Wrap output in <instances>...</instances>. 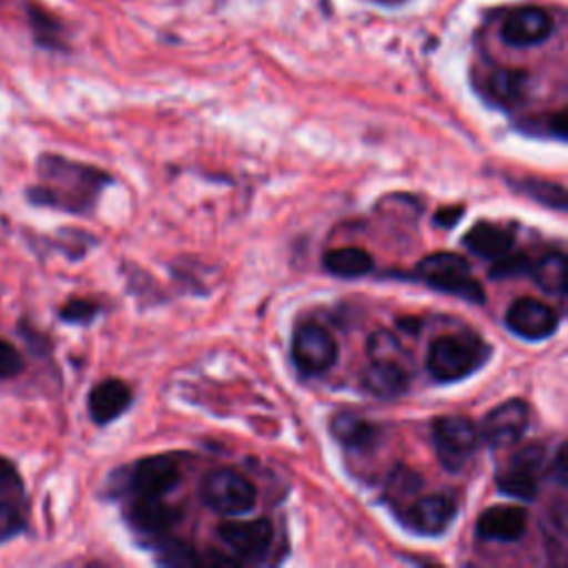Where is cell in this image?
<instances>
[{"label":"cell","mask_w":568,"mask_h":568,"mask_svg":"<svg viewBox=\"0 0 568 568\" xmlns=\"http://www.w3.org/2000/svg\"><path fill=\"white\" fill-rule=\"evenodd\" d=\"M33 173L36 180L22 191L29 206L80 217L91 215L102 191L113 184L111 173L104 169L55 151L38 153Z\"/></svg>","instance_id":"obj_1"},{"label":"cell","mask_w":568,"mask_h":568,"mask_svg":"<svg viewBox=\"0 0 568 568\" xmlns=\"http://www.w3.org/2000/svg\"><path fill=\"white\" fill-rule=\"evenodd\" d=\"M490 357V346L477 335H442L428 346L426 371L435 382H459L481 368Z\"/></svg>","instance_id":"obj_2"},{"label":"cell","mask_w":568,"mask_h":568,"mask_svg":"<svg viewBox=\"0 0 568 568\" xmlns=\"http://www.w3.org/2000/svg\"><path fill=\"white\" fill-rule=\"evenodd\" d=\"M415 275L426 286H430L439 293L455 295L470 304L486 302L484 286L479 284V280L473 277L468 260L462 257L459 253H448V251L430 253L417 262Z\"/></svg>","instance_id":"obj_3"},{"label":"cell","mask_w":568,"mask_h":568,"mask_svg":"<svg viewBox=\"0 0 568 568\" xmlns=\"http://www.w3.org/2000/svg\"><path fill=\"white\" fill-rule=\"evenodd\" d=\"M31 495L16 459L0 453V548L31 532Z\"/></svg>","instance_id":"obj_4"},{"label":"cell","mask_w":568,"mask_h":568,"mask_svg":"<svg viewBox=\"0 0 568 568\" xmlns=\"http://www.w3.org/2000/svg\"><path fill=\"white\" fill-rule=\"evenodd\" d=\"M200 497L206 508L220 515H244L255 508L257 488L233 468H213L200 481Z\"/></svg>","instance_id":"obj_5"},{"label":"cell","mask_w":568,"mask_h":568,"mask_svg":"<svg viewBox=\"0 0 568 568\" xmlns=\"http://www.w3.org/2000/svg\"><path fill=\"white\" fill-rule=\"evenodd\" d=\"M433 444L439 464L446 470L457 473L475 455L479 444V430L464 415H442L433 422Z\"/></svg>","instance_id":"obj_6"},{"label":"cell","mask_w":568,"mask_h":568,"mask_svg":"<svg viewBox=\"0 0 568 568\" xmlns=\"http://www.w3.org/2000/svg\"><path fill=\"white\" fill-rule=\"evenodd\" d=\"M544 459H546V450L541 444L521 446L519 450H515L508 464L497 473V479H495L497 490L524 501L535 499L539 493Z\"/></svg>","instance_id":"obj_7"},{"label":"cell","mask_w":568,"mask_h":568,"mask_svg":"<svg viewBox=\"0 0 568 568\" xmlns=\"http://www.w3.org/2000/svg\"><path fill=\"white\" fill-rule=\"evenodd\" d=\"M291 357L300 373L322 375L337 362L335 337L320 324H300L291 339Z\"/></svg>","instance_id":"obj_8"},{"label":"cell","mask_w":568,"mask_h":568,"mask_svg":"<svg viewBox=\"0 0 568 568\" xmlns=\"http://www.w3.org/2000/svg\"><path fill=\"white\" fill-rule=\"evenodd\" d=\"M182 481L180 464L169 455H153L138 459L124 481L129 497H164Z\"/></svg>","instance_id":"obj_9"},{"label":"cell","mask_w":568,"mask_h":568,"mask_svg":"<svg viewBox=\"0 0 568 568\" xmlns=\"http://www.w3.org/2000/svg\"><path fill=\"white\" fill-rule=\"evenodd\" d=\"M530 422V406L524 399H506L490 408L479 424V439L488 446H508L519 442Z\"/></svg>","instance_id":"obj_10"},{"label":"cell","mask_w":568,"mask_h":568,"mask_svg":"<svg viewBox=\"0 0 568 568\" xmlns=\"http://www.w3.org/2000/svg\"><path fill=\"white\" fill-rule=\"evenodd\" d=\"M217 537L240 559L260 561L273 544V526L268 519H229L217 526Z\"/></svg>","instance_id":"obj_11"},{"label":"cell","mask_w":568,"mask_h":568,"mask_svg":"<svg viewBox=\"0 0 568 568\" xmlns=\"http://www.w3.org/2000/svg\"><path fill=\"white\" fill-rule=\"evenodd\" d=\"M397 515L404 519V524L419 532V535H442L448 530L453 519L457 517V501L448 495L435 493L424 495L417 499H410Z\"/></svg>","instance_id":"obj_12"},{"label":"cell","mask_w":568,"mask_h":568,"mask_svg":"<svg viewBox=\"0 0 568 568\" xmlns=\"http://www.w3.org/2000/svg\"><path fill=\"white\" fill-rule=\"evenodd\" d=\"M506 326L521 339L539 342L559 328L557 311L535 297H519L506 311Z\"/></svg>","instance_id":"obj_13"},{"label":"cell","mask_w":568,"mask_h":568,"mask_svg":"<svg viewBox=\"0 0 568 568\" xmlns=\"http://www.w3.org/2000/svg\"><path fill=\"white\" fill-rule=\"evenodd\" d=\"M552 18L546 9L541 7H519L515 11H510L501 27H499V38L508 44V47H535L544 40H548V36L552 33Z\"/></svg>","instance_id":"obj_14"},{"label":"cell","mask_w":568,"mask_h":568,"mask_svg":"<svg viewBox=\"0 0 568 568\" xmlns=\"http://www.w3.org/2000/svg\"><path fill=\"white\" fill-rule=\"evenodd\" d=\"M131 402V386L118 377H106L91 386L87 395V413L95 426H109L129 410Z\"/></svg>","instance_id":"obj_15"},{"label":"cell","mask_w":568,"mask_h":568,"mask_svg":"<svg viewBox=\"0 0 568 568\" xmlns=\"http://www.w3.org/2000/svg\"><path fill=\"white\" fill-rule=\"evenodd\" d=\"M528 528V515L524 508L513 504H497L486 508L475 524V532L484 541L513 544L524 537Z\"/></svg>","instance_id":"obj_16"},{"label":"cell","mask_w":568,"mask_h":568,"mask_svg":"<svg viewBox=\"0 0 568 568\" xmlns=\"http://www.w3.org/2000/svg\"><path fill=\"white\" fill-rule=\"evenodd\" d=\"M368 366L362 371V388L379 399H390L406 393L410 375L402 364V357H368Z\"/></svg>","instance_id":"obj_17"},{"label":"cell","mask_w":568,"mask_h":568,"mask_svg":"<svg viewBox=\"0 0 568 568\" xmlns=\"http://www.w3.org/2000/svg\"><path fill=\"white\" fill-rule=\"evenodd\" d=\"M124 517L135 532L160 535L180 521L182 510L164 501V497H131Z\"/></svg>","instance_id":"obj_18"},{"label":"cell","mask_w":568,"mask_h":568,"mask_svg":"<svg viewBox=\"0 0 568 568\" xmlns=\"http://www.w3.org/2000/svg\"><path fill=\"white\" fill-rule=\"evenodd\" d=\"M513 242H515L513 231H508V229L501 226V224L486 222V220L473 224V226L466 231V235L462 237V244H464L470 253H475V255H479V257H486V260H495V257L508 253L510 246H513Z\"/></svg>","instance_id":"obj_19"},{"label":"cell","mask_w":568,"mask_h":568,"mask_svg":"<svg viewBox=\"0 0 568 568\" xmlns=\"http://www.w3.org/2000/svg\"><path fill=\"white\" fill-rule=\"evenodd\" d=\"M530 87V75L524 69L499 67L486 78V95L499 106H517L526 100Z\"/></svg>","instance_id":"obj_20"},{"label":"cell","mask_w":568,"mask_h":568,"mask_svg":"<svg viewBox=\"0 0 568 568\" xmlns=\"http://www.w3.org/2000/svg\"><path fill=\"white\" fill-rule=\"evenodd\" d=\"M377 426L355 413L342 410L337 415H333L331 419V435L344 446V448H353V450H364L371 448L377 439Z\"/></svg>","instance_id":"obj_21"},{"label":"cell","mask_w":568,"mask_h":568,"mask_svg":"<svg viewBox=\"0 0 568 568\" xmlns=\"http://www.w3.org/2000/svg\"><path fill=\"white\" fill-rule=\"evenodd\" d=\"M322 264L331 275L362 277L373 271V255L359 246H339L326 251Z\"/></svg>","instance_id":"obj_22"},{"label":"cell","mask_w":568,"mask_h":568,"mask_svg":"<svg viewBox=\"0 0 568 568\" xmlns=\"http://www.w3.org/2000/svg\"><path fill=\"white\" fill-rule=\"evenodd\" d=\"M535 284L550 293V295H564L566 293V255L561 251H550L541 255L537 262H532L530 273Z\"/></svg>","instance_id":"obj_23"},{"label":"cell","mask_w":568,"mask_h":568,"mask_svg":"<svg viewBox=\"0 0 568 568\" xmlns=\"http://www.w3.org/2000/svg\"><path fill=\"white\" fill-rule=\"evenodd\" d=\"M27 16H29V24L33 31V38L40 47L44 49H53V51H62L64 49V38H62V22L49 13L47 9L38 7V4H29L27 7Z\"/></svg>","instance_id":"obj_24"},{"label":"cell","mask_w":568,"mask_h":568,"mask_svg":"<svg viewBox=\"0 0 568 568\" xmlns=\"http://www.w3.org/2000/svg\"><path fill=\"white\" fill-rule=\"evenodd\" d=\"M422 486H424V479L419 473H415L413 468H408L404 464L395 466L386 481V497L393 504L395 513L402 510L410 497H417Z\"/></svg>","instance_id":"obj_25"},{"label":"cell","mask_w":568,"mask_h":568,"mask_svg":"<svg viewBox=\"0 0 568 568\" xmlns=\"http://www.w3.org/2000/svg\"><path fill=\"white\" fill-rule=\"evenodd\" d=\"M515 191H519L521 195L532 197L535 202L557 209V211H566V189L559 182H550V180H537V178H526L513 184Z\"/></svg>","instance_id":"obj_26"},{"label":"cell","mask_w":568,"mask_h":568,"mask_svg":"<svg viewBox=\"0 0 568 568\" xmlns=\"http://www.w3.org/2000/svg\"><path fill=\"white\" fill-rule=\"evenodd\" d=\"M102 313V304L91 297H69L58 308V322L67 326H89Z\"/></svg>","instance_id":"obj_27"},{"label":"cell","mask_w":568,"mask_h":568,"mask_svg":"<svg viewBox=\"0 0 568 568\" xmlns=\"http://www.w3.org/2000/svg\"><path fill=\"white\" fill-rule=\"evenodd\" d=\"M16 337H20L22 342V353L24 355H31L36 359H42V357H49L53 353V344L49 339L47 333H42L38 326L31 324L29 317H20L16 322Z\"/></svg>","instance_id":"obj_28"},{"label":"cell","mask_w":568,"mask_h":568,"mask_svg":"<svg viewBox=\"0 0 568 568\" xmlns=\"http://www.w3.org/2000/svg\"><path fill=\"white\" fill-rule=\"evenodd\" d=\"M95 240L84 233L82 229H58L55 237H53V248L60 251L67 260H82L89 251V246L93 244Z\"/></svg>","instance_id":"obj_29"},{"label":"cell","mask_w":568,"mask_h":568,"mask_svg":"<svg viewBox=\"0 0 568 568\" xmlns=\"http://www.w3.org/2000/svg\"><path fill=\"white\" fill-rule=\"evenodd\" d=\"M24 371H27V357L22 348L13 339L0 335V384L22 377Z\"/></svg>","instance_id":"obj_30"},{"label":"cell","mask_w":568,"mask_h":568,"mask_svg":"<svg viewBox=\"0 0 568 568\" xmlns=\"http://www.w3.org/2000/svg\"><path fill=\"white\" fill-rule=\"evenodd\" d=\"M530 266H532V260L528 255L508 251V253L495 257V264L490 266L488 275L493 280H510V277H519V275L530 273Z\"/></svg>","instance_id":"obj_31"},{"label":"cell","mask_w":568,"mask_h":568,"mask_svg":"<svg viewBox=\"0 0 568 568\" xmlns=\"http://www.w3.org/2000/svg\"><path fill=\"white\" fill-rule=\"evenodd\" d=\"M160 561L166 566H195L200 564V557L193 546L173 539L160 546Z\"/></svg>","instance_id":"obj_32"},{"label":"cell","mask_w":568,"mask_h":568,"mask_svg":"<svg viewBox=\"0 0 568 568\" xmlns=\"http://www.w3.org/2000/svg\"><path fill=\"white\" fill-rule=\"evenodd\" d=\"M464 215V206L455 204V206H444L435 213V224L437 226H444V229H450L459 222V217Z\"/></svg>","instance_id":"obj_33"},{"label":"cell","mask_w":568,"mask_h":568,"mask_svg":"<svg viewBox=\"0 0 568 568\" xmlns=\"http://www.w3.org/2000/svg\"><path fill=\"white\" fill-rule=\"evenodd\" d=\"M552 468H555V479H557V484H566V446L564 444H559V448H557V455H555V459H552Z\"/></svg>","instance_id":"obj_34"}]
</instances>
